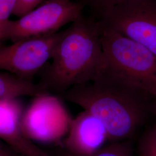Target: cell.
<instances>
[{
	"mask_svg": "<svg viewBox=\"0 0 156 156\" xmlns=\"http://www.w3.org/2000/svg\"><path fill=\"white\" fill-rule=\"evenodd\" d=\"M98 22L103 54L101 70L122 79L156 100V55Z\"/></svg>",
	"mask_w": 156,
	"mask_h": 156,
	"instance_id": "obj_3",
	"label": "cell"
},
{
	"mask_svg": "<svg viewBox=\"0 0 156 156\" xmlns=\"http://www.w3.org/2000/svg\"><path fill=\"white\" fill-rule=\"evenodd\" d=\"M17 98L0 100V139L20 156H50L30 140L21 124L22 107Z\"/></svg>",
	"mask_w": 156,
	"mask_h": 156,
	"instance_id": "obj_8",
	"label": "cell"
},
{
	"mask_svg": "<svg viewBox=\"0 0 156 156\" xmlns=\"http://www.w3.org/2000/svg\"><path fill=\"white\" fill-rule=\"evenodd\" d=\"M153 114L156 117V100L154 101L153 104Z\"/></svg>",
	"mask_w": 156,
	"mask_h": 156,
	"instance_id": "obj_18",
	"label": "cell"
},
{
	"mask_svg": "<svg viewBox=\"0 0 156 156\" xmlns=\"http://www.w3.org/2000/svg\"><path fill=\"white\" fill-rule=\"evenodd\" d=\"M0 156H20L12 150H8L0 145Z\"/></svg>",
	"mask_w": 156,
	"mask_h": 156,
	"instance_id": "obj_16",
	"label": "cell"
},
{
	"mask_svg": "<svg viewBox=\"0 0 156 156\" xmlns=\"http://www.w3.org/2000/svg\"><path fill=\"white\" fill-rule=\"evenodd\" d=\"M17 0H0V46L4 40V31L9 20V17L13 14Z\"/></svg>",
	"mask_w": 156,
	"mask_h": 156,
	"instance_id": "obj_13",
	"label": "cell"
},
{
	"mask_svg": "<svg viewBox=\"0 0 156 156\" xmlns=\"http://www.w3.org/2000/svg\"><path fill=\"white\" fill-rule=\"evenodd\" d=\"M43 0H17L13 14L16 16H23L33 10Z\"/></svg>",
	"mask_w": 156,
	"mask_h": 156,
	"instance_id": "obj_15",
	"label": "cell"
},
{
	"mask_svg": "<svg viewBox=\"0 0 156 156\" xmlns=\"http://www.w3.org/2000/svg\"><path fill=\"white\" fill-rule=\"evenodd\" d=\"M62 97L97 117L105 126L111 143L134 136L153 114L156 100L142 90L103 70L93 81L73 87Z\"/></svg>",
	"mask_w": 156,
	"mask_h": 156,
	"instance_id": "obj_1",
	"label": "cell"
},
{
	"mask_svg": "<svg viewBox=\"0 0 156 156\" xmlns=\"http://www.w3.org/2000/svg\"><path fill=\"white\" fill-rule=\"evenodd\" d=\"M151 131V134L152 135V137L153 140H154V142L156 145V122L154 123L153 124L151 125L150 126L148 127Z\"/></svg>",
	"mask_w": 156,
	"mask_h": 156,
	"instance_id": "obj_17",
	"label": "cell"
},
{
	"mask_svg": "<svg viewBox=\"0 0 156 156\" xmlns=\"http://www.w3.org/2000/svg\"><path fill=\"white\" fill-rule=\"evenodd\" d=\"M98 17L102 24L156 56V0H125Z\"/></svg>",
	"mask_w": 156,
	"mask_h": 156,
	"instance_id": "obj_5",
	"label": "cell"
},
{
	"mask_svg": "<svg viewBox=\"0 0 156 156\" xmlns=\"http://www.w3.org/2000/svg\"><path fill=\"white\" fill-rule=\"evenodd\" d=\"M84 6L73 0H48L17 20H9L4 31V39L13 42L56 33L70 22L83 16Z\"/></svg>",
	"mask_w": 156,
	"mask_h": 156,
	"instance_id": "obj_4",
	"label": "cell"
},
{
	"mask_svg": "<svg viewBox=\"0 0 156 156\" xmlns=\"http://www.w3.org/2000/svg\"><path fill=\"white\" fill-rule=\"evenodd\" d=\"M53 156H134V154L132 145L127 140L111 142V144L103 146L98 151L87 155L74 154L62 147Z\"/></svg>",
	"mask_w": 156,
	"mask_h": 156,
	"instance_id": "obj_11",
	"label": "cell"
},
{
	"mask_svg": "<svg viewBox=\"0 0 156 156\" xmlns=\"http://www.w3.org/2000/svg\"><path fill=\"white\" fill-rule=\"evenodd\" d=\"M138 156H156V145L148 127L140 137L137 145Z\"/></svg>",
	"mask_w": 156,
	"mask_h": 156,
	"instance_id": "obj_12",
	"label": "cell"
},
{
	"mask_svg": "<svg viewBox=\"0 0 156 156\" xmlns=\"http://www.w3.org/2000/svg\"><path fill=\"white\" fill-rule=\"evenodd\" d=\"M102 57L98 20L81 17L62 31L39 84L47 93L62 95L93 81L100 71Z\"/></svg>",
	"mask_w": 156,
	"mask_h": 156,
	"instance_id": "obj_2",
	"label": "cell"
},
{
	"mask_svg": "<svg viewBox=\"0 0 156 156\" xmlns=\"http://www.w3.org/2000/svg\"><path fill=\"white\" fill-rule=\"evenodd\" d=\"M62 34V31L57 32L0 46V71L31 81L30 78L51 59Z\"/></svg>",
	"mask_w": 156,
	"mask_h": 156,
	"instance_id": "obj_7",
	"label": "cell"
},
{
	"mask_svg": "<svg viewBox=\"0 0 156 156\" xmlns=\"http://www.w3.org/2000/svg\"><path fill=\"white\" fill-rule=\"evenodd\" d=\"M23 112V130L33 141L58 143L68 133L73 118L59 97L49 93L34 97Z\"/></svg>",
	"mask_w": 156,
	"mask_h": 156,
	"instance_id": "obj_6",
	"label": "cell"
},
{
	"mask_svg": "<svg viewBox=\"0 0 156 156\" xmlns=\"http://www.w3.org/2000/svg\"><path fill=\"white\" fill-rule=\"evenodd\" d=\"M47 93L40 86L15 75L0 73V100L17 98L23 96L35 97Z\"/></svg>",
	"mask_w": 156,
	"mask_h": 156,
	"instance_id": "obj_10",
	"label": "cell"
},
{
	"mask_svg": "<svg viewBox=\"0 0 156 156\" xmlns=\"http://www.w3.org/2000/svg\"><path fill=\"white\" fill-rule=\"evenodd\" d=\"M108 140L107 130L100 120L83 111L73 118L62 147L74 154L87 155L98 151Z\"/></svg>",
	"mask_w": 156,
	"mask_h": 156,
	"instance_id": "obj_9",
	"label": "cell"
},
{
	"mask_svg": "<svg viewBox=\"0 0 156 156\" xmlns=\"http://www.w3.org/2000/svg\"><path fill=\"white\" fill-rule=\"evenodd\" d=\"M125 0H80L84 6H87L90 9L99 16L101 13L105 11L114 6L122 2Z\"/></svg>",
	"mask_w": 156,
	"mask_h": 156,
	"instance_id": "obj_14",
	"label": "cell"
}]
</instances>
